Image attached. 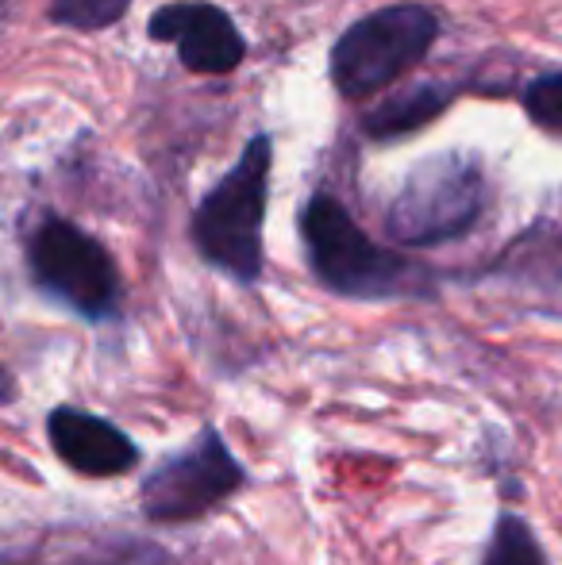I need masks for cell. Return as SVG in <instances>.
I'll return each instance as SVG.
<instances>
[{"label": "cell", "instance_id": "obj_1", "mask_svg": "<svg viewBox=\"0 0 562 565\" xmlns=\"http://www.w3.org/2000/svg\"><path fill=\"white\" fill-rule=\"evenodd\" d=\"M300 243L320 289L343 300H427L435 297L432 266L367 235L343 201L316 189L300 204Z\"/></svg>", "mask_w": 562, "mask_h": 565}, {"label": "cell", "instance_id": "obj_2", "mask_svg": "<svg viewBox=\"0 0 562 565\" xmlns=\"http://www.w3.org/2000/svg\"><path fill=\"white\" fill-rule=\"evenodd\" d=\"M274 181V139L251 135L235 166L197 201L193 246L212 269L240 285H258L266 269V212Z\"/></svg>", "mask_w": 562, "mask_h": 565}, {"label": "cell", "instance_id": "obj_3", "mask_svg": "<svg viewBox=\"0 0 562 565\" xmlns=\"http://www.w3.org/2000/svg\"><path fill=\"white\" fill-rule=\"evenodd\" d=\"M486 209L489 181L481 158L474 150H447L421 158L405 173L385 209V235L413 250L458 243L481 224Z\"/></svg>", "mask_w": 562, "mask_h": 565}, {"label": "cell", "instance_id": "obj_4", "mask_svg": "<svg viewBox=\"0 0 562 565\" xmlns=\"http://www.w3.org/2000/svg\"><path fill=\"white\" fill-rule=\"evenodd\" d=\"M443 35V20L421 0H397L367 12L336 39L328 77L343 100H370L393 89L427 58Z\"/></svg>", "mask_w": 562, "mask_h": 565}, {"label": "cell", "instance_id": "obj_5", "mask_svg": "<svg viewBox=\"0 0 562 565\" xmlns=\"http://www.w3.org/2000/svg\"><path fill=\"white\" fill-rule=\"evenodd\" d=\"M251 484L247 466L235 458L216 427H201L181 450L166 454L139 484L142 520L158 527H181L220 512Z\"/></svg>", "mask_w": 562, "mask_h": 565}, {"label": "cell", "instance_id": "obj_6", "mask_svg": "<svg viewBox=\"0 0 562 565\" xmlns=\"http://www.w3.org/2000/svg\"><path fill=\"white\" fill-rule=\"evenodd\" d=\"M31 277L39 289L85 320H113L124 305V281L116 258L100 238L70 220H46L28 246Z\"/></svg>", "mask_w": 562, "mask_h": 565}, {"label": "cell", "instance_id": "obj_7", "mask_svg": "<svg viewBox=\"0 0 562 565\" xmlns=\"http://www.w3.org/2000/svg\"><path fill=\"white\" fill-rule=\"evenodd\" d=\"M147 35L155 43H170L181 66L197 77H227L247 58V35L232 20V12L212 0H170L155 8Z\"/></svg>", "mask_w": 562, "mask_h": 565}, {"label": "cell", "instance_id": "obj_8", "mask_svg": "<svg viewBox=\"0 0 562 565\" xmlns=\"http://www.w3.org/2000/svg\"><path fill=\"white\" fill-rule=\"evenodd\" d=\"M46 435L51 447L62 458V466H70L82 477H124L139 466V447L120 431L116 424H108L105 416H93L82 408H54L46 419Z\"/></svg>", "mask_w": 562, "mask_h": 565}, {"label": "cell", "instance_id": "obj_9", "mask_svg": "<svg viewBox=\"0 0 562 565\" xmlns=\"http://www.w3.org/2000/svg\"><path fill=\"white\" fill-rule=\"evenodd\" d=\"M0 565H178L155 539L120 531H59L39 543L0 554Z\"/></svg>", "mask_w": 562, "mask_h": 565}, {"label": "cell", "instance_id": "obj_10", "mask_svg": "<svg viewBox=\"0 0 562 565\" xmlns=\"http://www.w3.org/2000/svg\"><path fill=\"white\" fill-rule=\"evenodd\" d=\"M455 97H458V85H447V82L409 85V89L390 93V97H382V105L370 108V113L362 116V131L378 142L405 139V135L421 131L435 116L447 113Z\"/></svg>", "mask_w": 562, "mask_h": 565}, {"label": "cell", "instance_id": "obj_11", "mask_svg": "<svg viewBox=\"0 0 562 565\" xmlns=\"http://www.w3.org/2000/svg\"><path fill=\"white\" fill-rule=\"evenodd\" d=\"M481 565H551L536 527L520 512L501 508L481 551Z\"/></svg>", "mask_w": 562, "mask_h": 565}, {"label": "cell", "instance_id": "obj_12", "mask_svg": "<svg viewBox=\"0 0 562 565\" xmlns=\"http://www.w3.org/2000/svg\"><path fill=\"white\" fill-rule=\"evenodd\" d=\"M520 108H524L532 127L562 139V70H548V74L532 77L520 89Z\"/></svg>", "mask_w": 562, "mask_h": 565}, {"label": "cell", "instance_id": "obj_13", "mask_svg": "<svg viewBox=\"0 0 562 565\" xmlns=\"http://www.w3.org/2000/svg\"><path fill=\"white\" fill-rule=\"evenodd\" d=\"M131 0H54L51 20L74 31H105L128 15Z\"/></svg>", "mask_w": 562, "mask_h": 565}]
</instances>
